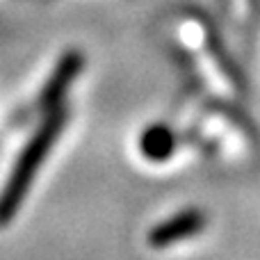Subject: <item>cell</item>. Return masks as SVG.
<instances>
[{
  "instance_id": "1",
  "label": "cell",
  "mask_w": 260,
  "mask_h": 260,
  "mask_svg": "<svg viewBox=\"0 0 260 260\" xmlns=\"http://www.w3.org/2000/svg\"><path fill=\"white\" fill-rule=\"evenodd\" d=\"M64 121H67V112L62 108L53 110L48 114L41 128L35 133V137L25 144L21 157H18L16 167L9 174V180L5 185V189L0 192V226L9 224L16 215V210L21 208L23 199H25L27 189H30L32 180H35V174L39 171V167L44 165L46 155L53 148V142L59 137L64 128Z\"/></svg>"
},
{
  "instance_id": "2",
  "label": "cell",
  "mask_w": 260,
  "mask_h": 260,
  "mask_svg": "<svg viewBox=\"0 0 260 260\" xmlns=\"http://www.w3.org/2000/svg\"><path fill=\"white\" fill-rule=\"evenodd\" d=\"M203 226H206V217H203V212H199V210L178 212L176 217L162 221L160 226H155V229L151 231V235H148V244L155 247V249L171 247V244L180 242V240H187V238H192V235H197Z\"/></svg>"
},
{
  "instance_id": "3",
  "label": "cell",
  "mask_w": 260,
  "mask_h": 260,
  "mask_svg": "<svg viewBox=\"0 0 260 260\" xmlns=\"http://www.w3.org/2000/svg\"><path fill=\"white\" fill-rule=\"evenodd\" d=\"M78 71H80V57H78V55H67V57L62 59V64L55 69L48 85H46L41 103H44L46 108L57 103V99L64 94V89H67V85L73 80V76H78Z\"/></svg>"
},
{
  "instance_id": "4",
  "label": "cell",
  "mask_w": 260,
  "mask_h": 260,
  "mask_svg": "<svg viewBox=\"0 0 260 260\" xmlns=\"http://www.w3.org/2000/svg\"><path fill=\"white\" fill-rule=\"evenodd\" d=\"M139 148H142L144 157L153 162H160L171 155L174 151V133L165 126H153L139 139Z\"/></svg>"
}]
</instances>
